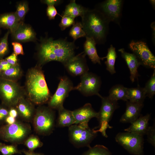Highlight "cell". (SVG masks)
<instances>
[{
    "instance_id": "19",
    "label": "cell",
    "mask_w": 155,
    "mask_h": 155,
    "mask_svg": "<svg viewBox=\"0 0 155 155\" xmlns=\"http://www.w3.org/2000/svg\"><path fill=\"white\" fill-rule=\"evenodd\" d=\"M122 57L125 60L129 69L130 75V79L132 82L139 75L137 69L141 64L135 55L133 53L126 52L123 48L119 50Z\"/></svg>"
},
{
    "instance_id": "47",
    "label": "cell",
    "mask_w": 155,
    "mask_h": 155,
    "mask_svg": "<svg viewBox=\"0 0 155 155\" xmlns=\"http://www.w3.org/2000/svg\"><path fill=\"white\" fill-rule=\"evenodd\" d=\"M17 120L16 119L8 115L6 118L5 123V124H11L15 123Z\"/></svg>"
},
{
    "instance_id": "9",
    "label": "cell",
    "mask_w": 155,
    "mask_h": 155,
    "mask_svg": "<svg viewBox=\"0 0 155 155\" xmlns=\"http://www.w3.org/2000/svg\"><path fill=\"white\" fill-rule=\"evenodd\" d=\"M101 85L100 78L88 72L81 76L80 83L73 87V90H78L85 96L97 95L101 98L102 96L99 93Z\"/></svg>"
},
{
    "instance_id": "35",
    "label": "cell",
    "mask_w": 155,
    "mask_h": 155,
    "mask_svg": "<svg viewBox=\"0 0 155 155\" xmlns=\"http://www.w3.org/2000/svg\"><path fill=\"white\" fill-rule=\"evenodd\" d=\"M10 32L8 30L0 40V60L3 59L8 51V38Z\"/></svg>"
},
{
    "instance_id": "43",
    "label": "cell",
    "mask_w": 155,
    "mask_h": 155,
    "mask_svg": "<svg viewBox=\"0 0 155 155\" xmlns=\"http://www.w3.org/2000/svg\"><path fill=\"white\" fill-rule=\"evenodd\" d=\"M11 66L5 59L0 60V73L9 69Z\"/></svg>"
},
{
    "instance_id": "8",
    "label": "cell",
    "mask_w": 155,
    "mask_h": 155,
    "mask_svg": "<svg viewBox=\"0 0 155 155\" xmlns=\"http://www.w3.org/2000/svg\"><path fill=\"white\" fill-rule=\"evenodd\" d=\"M115 140L130 154L144 155L143 136L127 132H120L116 135Z\"/></svg>"
},
{
    "instance_id": "21",
    "label": "cell",
    "mask_w": 155,
    "mask_h": 155,
    "mask_svg": "<svg viewBox=\"0 0 155 155\" xmlns=\"http://www.w3.org/2000/svg\"><path fill=\"white\" fill-rule=\"evenodd\" d=\"M21 22L15 12L5 13L0 15V27L8 29L11 34L17 29Z\"/></svg>"
},
{
    "instance_id": "49",
    "label": "cell",
    "mask_w": 155,
    "mask_h": 155,
    "mask_svg": "<svg viewBox=\"0 0 155 155\" xmlns=\"http://www.w3.org/2000/svg\"><path fill=\"white\" fill-rule=\"evenodd\" d=\"M150 3L153 6L154 8H155V0H150Z\"/></svg>"
},
{
    "instance_id": "3",
    "label": "cell",
    "mask_w": 155,
    "mask_h": 155,
    "mask_svg": "<svg viewBox=\"0 0 155 155\" xmlns=\"http://www.w3.org/2000/svg\"><path fill=\"white\" fill-rule=\"evenodd\" d=\"M26 84L28 99L31 102L42 105L49 101L50 94L44 73L40 68L34 67L29 70Z\"/></svg>"
},
{
    "instance_id": "14",
    "label": "cell",
    "mask_w": 155,
    "mask_h": 155,
    "mask_svg": "<svg viewBox=\"0 0 155 155\" xmlns=\"http://www.w3.org/2000/svg\"><path fill=\"white\" fill-rule=\"evenodd\" d=\"M75 120V124L88 125V122L92 118H97L98 113L95 111L89 103L72 111Z\"/></svg>"
},
{
    "instance_id": "50",
    "label": "cell",
    "mask_w": 155,
    "mask_h": 155,
    "mask_svg": "<svg viewBox=\"0 0 155 155\" xmlns=\"http://www.w3.org/2000/svg\"><path fill=\"white\" fill-rule=\"evenodd\" d=\"M0 28L1 27H0Z\"/></svg>"
},
{
    "instance_id": "39",
    "label": "cell",
    "mask_w": 155,
    "mask_h": 155,
    "mask_svg": "<svg viewBox=\"0 0 155 155\" xmlns=\"http://www.w3.org/2000/svg\"><path fill=\"white\" fill-rule=\"evenodd\" d=\"M9 108L3 105H0V124H3L9 115Z\"/></svg>"
},
{
    "instance_id": "36",
    "label": "cell",
    "mask_w": 155,
    "mask_h": 155,
    "mask_svg": "<svg viewBox=\"0 0 155 155\" xmlns=\"http://www.w3.org/2000/svg\"><path fill=\"white\" fill-rule=\"evenodd\" d=\"M61 17L59 26L62 30H64L75 23V18L73 17L68 16H62Z\"/></svg>"
},
{
    "instance_id": "45",
    "label": "cell",
    "mask_w": 155,
    "mask_h": 155,
    "mask_svg": "<svg viewBox=\"0 0 155 155\" xmlns=\"http://www.w3.org/2000/svg\"><path fill=\"white\" fill-rule=\"evenodd\" d=\"M9 116L17 119L19 117L18 113L16 107L9 108Z\"/></svg>"
},
{
    "instance_id": "46",
    "label": "cell",
    "mask_w": 155,
    "mask_h": 155,
    "mask_svg": "<svg viewBox=\"0 0 155 155\" xmlns=\"http://www.w3.org/2000/svg\"><path fill=\"white\" fill-rule=\"evenodd\" d=\"M21 151L25 155H44L43 153H36L34 151H31L29 150L23 149Z\"/></svg>"
},
{
    "instance_id": "30",
    "label": "cell",
    "mask_w": 155,
    "mask_h": 155,
    "mask_svg": "<svg viewBox=\"0 0 155 155\" xmlns=\"http://www.w3.org/2000/svg\"><path fill=\"white\" fill-rule=\"evenodd\" d=\"M82 155H112L111 152L104 146L96 145L89 148L88 150L83 153Z\"/></svg>"
},
{
    "instance_id": "44",
    "label": "cell",
    "mask_w": 155,
    "mask_h": 155,
    "mask_svg": "<svg viewBox=\"0 0 155 155\" xmlns=\"http://www.w3.org/2000/svg\"><path fill=\"white\" fill-rule=\"evenodd\" d=\"M43 3L46 4L48 6H55L61 3L63 1L60 0H45L41 1Z\"/></svg>"
},
{
    "instance_id": "24",
    "label": "cell",
    "mask_w": 155,
    "mask_h": 155,
    "mask_svg": "<svg viewBox=\"0 0 155 155\" xmlns=\"http://www.w3.org/2000/svg\"><path fill=\"white\" fill-rule=\"evenodd\" d=\"M88 9L82 5L77 4L75 0H72L66 6L62 16H69L75 18L79 16L82 18Z\"/></svg>"
},
{
    "instance_id": "28",
    "label": "cell",
    "mask_w": 155,
    "mask_h": 155,
    "mask_svg": "<svg viewBox=\"0 0 155 155\" xmlns=\"http://www.w3.org/2000/svg\"><path fill=\"white\" fill-rule=\"evenodd\" d=\"M22 71L18 64L12 66L9 69L1 72L0 77L4 79L14 81L20 76Z\"/></svg>"
},
{
    "instance_id": "22",
    "label": "cell",
    "mask_w": 155,
    "mask_h": 155,
    "mask_svg": "<svg viewBox=\"0 0 155 155\" xmlns=\"http://www.w3.org/2000/svg\"><path fill=\"white\" fill-rule=\"evenodd\" d=\"M86 37V40L84 44V53L88 55L93 63L101 64L100 60L103 59L102 58L100 57L98 54L95 41L92 38Z\"/></svg>"
},
{
    "instance_id": "34",
    "label": "cell",
    "mask_w": 155,
    "mask_h": 155,
    "mask_svg": "<svg viewBox=\"0 0 155 155\" xmlns=\"http://www.w3.org/2000/svg\"><path fill=\"white\" fill-rule=\"evenodd\" d=\"M155 70L150 79L147 81L144 88L146 96L152 98L155 94Z\"/></svg>"
},
{
    "instance_id": "6",
    "label": "cell",
    "mask_w": 155,
    "mask_h": 155,
    "mask_svg": "<svg viewBox=\"0 0 155 155\" xmlns=\"http://www.w3.org/2000/svg\"><path fill=\"white\" fill-rule=\"evenodd\" d=\"M97 135L94 129H91L88 125L74 124L69 127V140L77 148L90 147V144Z\"/></svg>"
},
{
    "instance_id": "20",
    "label": "cell",
    "mask_w": 155,
    "mask_h": 155,
    "mask_svg": "<svg viewBox=\"0 0 155 155\" xmlns=\"http://www.w3.org/2000/svg\"><path fill=\"white\" fill-rule=\"evenodd\" d=\"M150 118V114H147L144 116L140 115L135 121L131 123L129 127L124 130L126 132L143 136L146 134L149 126L148 122Z\"/></svg>"
},
{
    "instance_id": "13",
    "label": "cell",
    "mask_w": 155,
    "mask_h": 155,
    "mask_svg": "<svg viewBox=\"0 0 155 155\" xmlns=\"http://www.w3.org/2000/svg\"><path fill=\"white\" fill-rule=\"evenodd\" d=\"M86 55L82 52L74 55L63 64L68 72L74 76H81L88 72L89 68L85 58Z\"/></svg>"
},
{
    "instance_id": "23",
    "label": "cell",
    "mask_w": 155,
    "mask_h": 155,
    "mask_svg": "<svg viewBox=\"0 0 155 155\" xmlns=\"http://www.w3.org/2000/svg\"><path fill=\"white\" fill-rule=\"evenodd\" d=\"M58 111V117L56 125L58 127H69L75 124V120L72 111L63 108Z\"/></svg>"
},
{
    "instance_id": "16",
    "label": "cell",
    "mask_w": 155,
    "mask_h": 155,
    "mask_svg": "<svg viewBox=\"0 0 155 155\" xmlns=\"http://www.w3.org/2000/svg\"><path fill=\"white\" fill-rule=\"evenodd\" d=\"M16 108L19 117L25 122H32L36 110L31 102L29 99L22 96L19 100Z\"/></svg>"
},
{
    "instance_id": "17",
    "label": "cell",
    "mask_w": 155,
    "mask_h": 155,
    "mask_svg": "<svg viewBox=\"0 0 155 155\" xmlns=\"http://www.w3.org/2000/svg\"><path fill=\"white\" fill-rule=\"evenodd\" d=\"M125 111L121 116L120 121L123 123H130L134 122L140 116L143 103L126 101Z\"/></svg>"
},
{
    "instance_id": "4",
    "label": "cell",
    "mask_w": 155,
    "mask_h": 155,
    "mask_svg": "<svg viewBox=\"0 0 155 155\" xmlns=\"http://www.w3.org/2000/svg\"><path fill=\"white\" fill-rule=\"evenodd\" d=\"M28 123L17 120L14 123L0 126V140L14 144H23L31 133Z\"/></svg>"
},
{
    "instance_id": "32",
    "label": "cell",
    "mask_w": 155,
    "mask_h": 155,
    "mask_svg": "<svg viewBox=\"0 0 155 155\" xmlns=\"http://www.w3.org/2000/svg\"><path fill=\"white\" fill-rule=\"evenodd\" d=\"M0 152L3 155H13L15 154H21V150L18 149L17 145H6L0 143Z\"/></svg>"
},
{
    "instance_id": "10",
    "label": "cell",
    "mask_w": 155,
    "mask_h": 155,
    "mask_svg": "<svg viewBox=\"0 0 155 155\" xmlns=\"http://www.w3.org/2000/svg\"><path fill=\"white\" fill-rule=\"evenodd\" d=\"M73 87L72 82L67 77H61L56 92L48 102V107L58 110L63 108L65 99L69 92L73 90Z\"/></svg>"
},
{
    "instance_id": "31",
    "label": "cell",
    "mask_w": 155,
    "mask_h": 155,
    "mask_svg": "<svg viewBox=\"0 0 155 155\" xmlns=\"http://www.w3.org/2000/svg\"><path fill=\"white\" fill-rule=\"evenodd\" d=\"M69 34L74 41L79 38L86 37V35L83 30L82 22H75L70 30Z\"/></svg>"
},
{
    "instance_id": "29",
    "label": "cell",
    "mask_w": 155,
    "mask_h": 155,
    "mask_svg": "<svg viewBox=\"0 0 155 155\" xmlns=\"http://www.w3.org/2000/svg\"><path fill=\"white\" fill-rule=\"evenodd\" d=\"M23 144L29 150L31 151H34L36 149L42 147L43 145L39 137L34 135H30Z\"/></svg>"
},
{
    "instance_id": "7",
    "label": "cell",
    "mask_w": 155,
    "mask_h": 155,
    "mask_svg": "<svg viewBox=\"0 0 155 155\" xmlns=\"http://www.w3.org/2000/svg\"><path fill=\"white\" fill-rule=\"evenodd\" d=\"M21 90L14 81L0 77V99L1 104L8 108L16 107L23 96Z\"/></svg>"
},
{
    "instance_id": "25",
    "label": "cell",
    "mask_w": 155,
    "mask_h": 155,
    "mask_svg": "<svg viewBox=\"0 0 155 155\" xmlns=\"http://www.w3.org/2000/svg\"><path fill=\"white\" fill-rule=\"evenodd\" d=\"M127 92L128 100L132 102L143 103L146 97L144 88L139 85L135 88H127Z\"/></svg>"
},
{
    "instance_id": "26",
    "label": "cell",
    "mask_w": 155,
    "mask_h": 155,
    "mask_svg": "<svg viewBox=\"0 0 155 155\" xmlns=\"http://www.w3.org/2000/svg\"><path fill=\"white\" fill-rule=\"evenodd\" d=\"M127 88L121 85H115L110 89L108 97L113 100L117 101L119 100H121L127 101L128 100Z\"/></svg>"
},
{
    "instance_id": "2",
    "label": "cell",
    "mask_w": 155,
    "mask_h": 155,
    "mask_svg": "<svg viewBox=\"0 0 155 155\" xmlns=\"http://www.w3.org/2000/svg\"><path fill=\"white\" fill-rule=\"evenodd\" d=\"M86 37L93 38L96 43L104 42L108 33L109 22L99 10L88 9L82 18Z\"/></svg>"
},
{
    "instance_id": "12",
    "label": "cell",
    "mask_w": 155,
    "mask_h": 155,
    "mask_svg": "<svg viewBox=\"0 0 155 155\" xmlns=\"http://www.w3.org/2000/svg\"><path fill=\"white\" fill-rule=\"evenodd\" d=\"M123 1L121 0H107L100 5L99 10L110 22L118 23L121 16Z\"/></svg>"
},
{
    "instance_id": "1",
    "label": "cell",
    "mask_w": 155,
    "mask_h": 155,
    "mask_svg": "<svg viewBox=\"0 0 155 155\" xmlns=\"http://www.w3.org/2000/svg\"><path fill=\"white\" fill-rule=\"evenodd\" d=\"M74 43L66 38L53 40L52 38H42L38 49V56L41 64L53 61L64 64L75 55L77 49Z\"/></svg>"
},
{
    "instance_id": "18",
    "label": "cell",
    "mask_w": 155,
    "mask_h": 155,
    "mask_svg": "<svg viewBox=\"0 0 155 155\" xmlns=\"http://www.w3.org/2000/svg\"><path fill=\"white\" fill-rule=\"evenodd\" d=\"M13 39L18 42H26L36 40V34L32 27L21 22L17 29L12 33Z\"/></svg>"
},
{
    "instance_id": "42",
    "label": "cell",
    "mask_w": 155,
    "mask_h": 155,
    "mask_svg": "<svg viewBox=\"0 0 155 155\" xmlns=\"http://www.w3.org/2000/svg\"><path fill=\"white\" fill-rule=\"evenodd\" d=\"M17 55L14 53L6 57L5 59L12 66L18 64Z\"/></svg>"
},
{
    "instance_id": "11",
    "label": "cell",
    "mask_w": 155,
    "mask_h": 155,
    "mask_svg": "<svg viewBox=\"0 0 155 155\" xmlns=\"http://www.w3.org/2000/svg\"><path fill=\"white\" fill-rule=\"evenodd\" d=\"M129 46L141 65L155 69V57L145 42L132 40Z\"/></svg>"
},
{
    "instance_id": "41",
    "label": "cell",
    "mask_w": 155,
    "mask_h": 155,
    "mask_svg": "<svg viewBox=\"0 0 155 155\" xmlns=\"http://www.w3.org/2000/svg\"><path fill=\"white\" fill-rule=\"evenodd\" d=\"M12 45L13 47V53L16 55H24L22 46L21 43L17 42H15L12 43Z\"/></svg>"
},
{
    "instance_id": "27",
    "label": "cell",
    "mask_w": 155,
    "mask_h": 155,
    "mask_svg": "<svg viewBox=\"0 0 155 155\" xmlns=\"http://www.w3.org/2000/svg\"><path fill=\"white\" fill-rule=\"evenodd\" d=\"M117 57L115 48L112 45H111L108 49L106 56L102 57V59H103L105 58L106 59V61L105 62L106 66V69L111 74L116 73L115 66Z\"/></svg>"
},
{
    "instance_id": "40",
    "label": "cell",
    "mask_w": 155,
    "mask_h": 155,
    "mask_svg": "<svg viewBox=\"0 0 155 155\" xmlns=\"http://www.w3.org/2000/svg\"><path fill=\"white\" fill-rule=\"evenodd\" d=\"M46 12L47 16L50 20L54 19L57 15V14L59 15L54 6H48Z\"/></svg>"
},
{
    "instance_id": "48",
    "label": "cell",
    "mask_w": 155,
    "mask_h": 155,
    "mask_svg": "<svg viewBox=\"0 0 155 155\" xmlns=\"http://www.w3.org/2000/svg\"><path fill=\"white\" fill-rule=\"evenodd\" d=\"M151 27L152 29V40L155 42V22H152L151 25Z\"/></svg>"
},
{
    "instance_id": "33",
    "label": "cell",
    "mask_w": 155,
    "mask_h": 155,
    "mask_svg": "<svg viewBox=\"0 0 155 155\" xmlns=\"http://www.w3.org/2000/svg\"><path fill=\"white\" fill-rule=\"evenodd\" d=\"M28 9V4L26 1H21L17 4L16 11L15 12L20 22H23Z\"/></svg>"
},
{
    "instance_id": "15",
    "label": "cell",
    "mask_w": 155,
    "mask_h": 155,
    "mask_svg": "<svg viewBox=\"0 0 155 155\" xmlns=\"http://www.w3.org/2000/svg\"><path fill=\"white\" fill-rule=\"evenodd\" d=\"M102 103L100 111L98 113L97 119L99 123L106 121L108 122L111 120L115 111L119 107L117 101L112 100L108 97L101 98Z\"/></svg>"
},
{
    "instance_id": "5",
    "label": "cell",
    "mask_w": 155,
    "mask_h": 155,
    "mask_svg": "<svg viewBox=\"0 0 155 155\" xmlns=\"http://www.w3.org/2000/svg\"><path fill=\"white\" fill-rule=\"evenodd\" d=\"M55 113L49 107L41 106L35 111L32 122L36 133L40 135H48L52 133L55 124Z\"/></svg>"
},
{
    "instance_id": "38",
    "label": "cell",
    "mask_w": 155,
    "mask_h": 155,
    "mask_svg": "<svg viewBox=\"0 0 155 155\" xmlns=\"http://www.w3.org/2000/svg\"><path fill=\"white\" fill-rule=\"evenodd\" d=\"M108 122V121H106L101 122L99 123V129L97 130H94L95 132L96 133L98 132H100L103 136L106 137H108V136L106 133V130L108 128L111 129L113 127L109 125Z\"/></svg>"
},
{
    "instance_id": "37",
    "label": "cell",
    "mask_w": 155,
    "mask_h": 155,
    "mask_svg": "<svg viewBox=\"0 0 155 155\" xmlns=\"http://www.w3.org/2000/svg\"><path fill=\"white\" fill-rule=\"evenodd\" d=\"M146 134L148 142L152 146H155V123L152 126H149Z\"/></svg>"
}]
</instances>
